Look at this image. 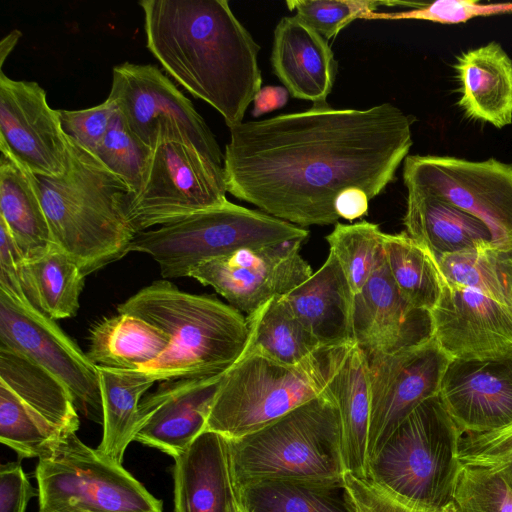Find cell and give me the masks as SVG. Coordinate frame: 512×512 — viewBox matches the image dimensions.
<instances>
[{
  "instance_id": "cell-36",
  "label": "cell",
  "mask_w": 512,
  "mask_h": 512,
  "mask_svg": "<svg viewBox=\"0 0 512 512\" xmlns=\"http://www.w3.org/2000/svg\"><path fill=\"white\" fill-rule=\"evenodd\" d=\"M65 436L0 382V441L19 461L49 456Z\"/></svg>"
},
{
  "instance_id": "cell-35",
  "label": "cell",
  "mask_w": 512,
  "mask_h": 512,
  "mask_svg": "<svg viewBox=\"0 0 512 512\" xmlns=\"http://www.w3.org/2000/svg\"><path fill=\"white\" fill-rule=\"evenodd\" d=\"M248 512H351L344 483L269 480L239 487Z\"/></svg>"
},
{
  "instance_id": "cell-21",
  "label": "cell",
  "mask_w": 512,
  "mask_h": 512,
  "mask_svg": "<svg viewBox=\"0 0 512 512\" xmlns=\"http://www.w3.org/2000/svg\"><path fill=\"white\" fill-rule=\"evenodd\" d=\"M326 389L338 409L346 472L367 478L370 386L367 360L353 342L320 349Z\"/></svg>"
},
{
  "instance_id": "cell-11",
  "label": "cell",
  "mask_w": 512,
  "mask_h": 512,
  "mask_svg": "<svg viewBox=\"0 0 512 512\" xmlns=\"http://www.w3.org/2000/svg\"><path fill=\"white\" fill-rule=\"evenodd\" d=\"M403 181L407 189L441 198L478 218L493 241H512V164L411 155L404 160Z\"/></svg>"
},
{
  "instance_id": "cell-27",
  "label": "cell",
  "mask_w": 512,
  "mask_h": 512,
  "mask_svg": "<svg viewBox=\"0 0 512 512\" xmlns=\"http://www.w3.org/2000/svg\"><path fill=\"white\" fill-rule=\"evenodd\" d=\"M0 220L25 259L57 246L40 197L38 178L11 157H0Z\"/></svg>"
},
{
  "instance_id": "cell-4",
  "label": "cell",
  "mask_w": 512,
  "mask_h": 512,
  "mask_svg": "<svg viewBox=\"0 0 512 512\" xmlns=\"http://www.w3.org/2000/svg\"><path fill=\"white\" fill-rule=\"evenodd\" d=\"M171 338L169 348L140 370L157 381L224 374L242 356L248 341L246 317L212 295L180 290L157 280L117 306Z\"/></svg>"
},
{
  "instance_id": "cell-22",
  "label": "cell",
  "mask_w": 512,
  "mask_h": 512,
  "mask_svg": "<svg viewBox=\"0 0 512 512\" xmlns=\"http://www.w3.org/2000/svg\"><path fill=\"white\" fill-rule=\"evenodd\" d=\"M173 459L174 512H238L240 490L227 438L204 431Z\"/></svg>"
},
{
  "instance_id": "cell-7",
  "label": "cell",
  "mask_w": 512,
  "mask_h": 512,
  "mask_svg": "<svg viewBox=\"0 0 512 512\" xmlns=\"http://www.w3.org/2000/svg\"><path fill=\"white\" fill-rule=\"evenodd\" d=\"M309 237L305 228L229 201L138 232L129 252L150 255L163 279L189 277L201 264L240 249Z\"/></svg>"
},
{
  "instance_id": "cell-14",
  "label": "cell",
  "mask_w": 512,
  "mask_h": 512,
  "mask_svg": "<svg viewBox=\"0 0 512 512\" xmlns=\"http://www.w3.org/2000/svg\"><path fill=\"white\" fill-rule=\"evenodd\" d=\"M365 357L370 386L369 461L416 407L438 395L451 359L432 336L393 354Z\"/></svg>"
},
{
  "instance_id": "cell-12",
  "label": "cell",
  "mask_w": 512,
  "mask_h": 512,
  "mask_svg": "<svg viewBox=\"0 0 512 512\" xmlns=\"http://www.w3.org/2000/svg\"><path fill=\"white\" fill-rule=\"evenodd\" d=\"M0 346L18 352L59 379L84 417L103 423L97 366L50 319L0 289Z\"/></svg>"
},
{
  "instance_id": "cell-33",
  "label": "cell",
  "mask_w": 512,
  "mask_h": 512,
  "mask_svg": "<svg viewBox=\"0 0 512 512\" xmlns=\"http://www.w3.org/2000/svg\"><path fill=\"white\" fill-rule=\"evenodd\" d=\"M448 282L476 290L512 309V241H490L436 259Z\"/></svg>"
},
{
  "instance_id": "cell-30",
  "label": "cell",
  "mask_w": 512,
  "mask_h": 512,
  "mask_svg": "<svg viewBox=\"0 0 512 512\" xmlns=\"http://www.w3.org/2000/svg\"><path fill=\"white\" fill-rule=\"evenodd\" d=\"M103 412V433L96 448L122 464L128 445L137 432L142 396L156 382L141 370H121L97 366Z\"/></svg>"
},
{
  "instance_id": "cell-43",
  "label": "cell",
  "mask_w": 512,
  "mask_h": 512,
  "mask_svg": "<svg viewBox=\"0 0 512 512\" xmlns=\"http://www.w3.org/2000/svg\"><path fill=\"white\" fill-rule=\"evenodd\" d=\"M116 110V103L107 98L101 104L91 108L58 110V113L64 134L94 154Z\"/></svg>"
},
{
  "instance_id": "cell-45",
  "label": "cell",
  "mask_w": 512,
  "mask_h": 512,
  "mask_svg": "<svg viewBox=\"0 0 512 512\" xmlns=\"http://www.w3.org/2000/svg\"><path fill=\"white\" fill-rule=\"evenodd\" d=\"M38 496L21 461L7 462L0 466V512H26L30 499Z\"/></svg>"
},
{
  "instance_id": "cell-44",
  "label": "cell",
  "mask_w": 512,
  "mask_h": 512,
  "mask_svg": "<svg viewBox=\"0 0 512 512\" xmlns=\"http://www.w3.org/2000/svg\"><path fill=\"white\" fill-rule=\"evenodd\" d=\"M344 495L351 512H429L413 507L368 479L358 478L348 472L343 475ZM434 512H455L451 506Z\"/></svg>"
},
{
  "instance_id": "cell-15",
  "label": "cell",
  "mask_w": 512,
  "mask_h": 512,
  "mask_svg": "<svg viewBox=\"0 0 512 512\" xmlns=\"http://www.w3.org/2000/svg\"><path fill=\"white\" fill-rule=\"evenodd\" d=\"M304 239L240 249L198 266L189 277L212 287L229 305L247 315L282 297L311 275L300 254Z\"/></svg>"
},
{
  "instance_id": "cell-18",
  "label": "cell",
  "mask_w": 512,
  "mask_h": 512,
  "mask_svg": "<svg viewBox=\"0 0 512 512\" xmlns=\"http://www.w3.org/2000/svg\"><path fill=\"white\" fill-rule=\"evenodd\" d=\"M438 395L464 434L512 424V352L487 359H451Z\"/></svg>"
},
{
  "instance_id": "cell-37",
  "label": "cell",
  "mask_w": 512,
  "mask_h": 512,
  "mask_svg": "<svg viewBox=\"0 0 512 512\" xmlns=\"http://www.w3.org/2000/svg\"><path fill=\"white\" fill-rule=\"evenodd\" d=\"M384 237L377 224L365 220L354 224L337 222L326 236L329 252L339 261L354 295L384 262Z\"/></svg>"
},
{
  "instance_id": "cell-5",
  "label": "cell",
  "mask_w": 512,
  "mask_h": 512,
  "mask_svg": "<svg viewBox=\"0 0 512 512\" xmlns=\"http://www.w3.org/2000/svg\"><path fill=\"white\" fill-rule=\"evenodd\" d=\"M228 442L239 487L269 480L337 483L346 472L340 417L328 391Z\"/></svg>"
},
{
  "instance_id": "cell-46",
  "label": "cell",
  "mask_w": 512,
  "mask_h": 512,
  "mask_svg": "<svg viewBox=\"0 0 512 512\" xmlns=\"http://www.w3.org/2000/svg\"><path fill=\"white\" fill-rule=\"evenodd\" d=\"M369 198L358 188H349L340 193L335 201V209L340 218L355 220L367 214Z\"/></svg>"
},
{
  "instance_id": "cell-40",
  "label": "cell",
  "mask_w": 512,
  "mask_h": 512,
  "mask_svg": "<svg viewBox=\"0 0 512 512\" xmlns=\"http://www.w3.org/2000/svg\"><path fill=\"white\" fill-rule=\"evenodd\" d=\"M286 5L289 10L296 11L299 19L328 41L353 20L365 19L380 5L408 6V3L372 0H289Z\"/></svg>"
},
{
  "instance_id": "cell-8",
  "label": "cell",
  "mask_w": 512,
  "mask_h": 512,
  "mask_svg": "<svg viewBox=\"0 0 512 512\" xmlns=\"http://www.w3.org/2000/svg\"><path fill=\"white\" fill-rule=\"evenodd\" d=\"M319 351L299 366L244 351L221 379L205 431L241 438L326 393Z\"/></svg>"
},
{
  "instance_id": "cell-49",
  "label": "cell",
  "mask_w": 512,
  "mask_h": 512,
  "mask_svg": "<svg viewBox=\"0 0 512 512\" xmlns=\"http://www.w3.org/2000/svg\"><path fill=\"white\" fill-rule=\"evenodd\" d=\"M238 512H248V511L241 503V505L239 506Z\"/></svg>"
},
{
  "instance_id": "cell-41",
  "label": "cell",
  "mask_w": 512,
  "mask_h": 512,
  "mask_svg": "<svg viewBox=\"0 0 512 512\" xmlns=\"http://www.w3.org/2000/svg\"><path fill=\"white\" fill-rule=\"evenodd\" d=\"M512 13V3L483 4L475 0H437L402 12H373L365 19H416L441 24H459L475 17Z\"/></svg>"
},
{
  "instance_id": "cell-9",
  "label": "cell",
  "mask_w": 512,
  "mask_h": 512,
  "mask_svg": "<svg viewBox=\"0 0 512 512\" xmlns=\"http://www.w3.org/2000/svg\"><path fill=\"white\" fill-rule=\"evenodd\" d=\"M38 512H162L153 496L122 464L65 436L35 469Z\"/></svg>"
},
{
  "instance_id": "cell-32",
  "label": "cell",
  "mask_w": 512,
  "mask_h": 512,
  "mask_svg": "<svg viewBox=\"0 0 512 512\" xmlns=\"http://www.w3.org/2000/svg\"><path fill=\"white\" fill-rule=\"evenodd\" d=\"M248 341L244 351L299 366L314 359L321 349L309 330L281 297L270 299L247 315Z\"/></svg>"
},
{
  "instance_id": "cell-10",
  "label": "cell",
  "mask_w": 512,
  "mask_h": 512,
  "mask_svg": "<svg viewBox=\"0 0 512 512\" xmlns=\"http://www.w3.org/2000/svg\"><path fill=\"white\" fill-rule=\"evenodd\" d=\"M227 192L224 164L179 134L159 133L142 186L128 197L127 220L137 234L223 205Z\"/></svg>"
},
{
  "instance_id": "cell-24",
  "label": "cell",
  "mask_w": 512,
  "mask_h": 512,
  "mask_svg": "<svg viewBox=\"0 0 512 512\" xmlns=\"http://www.w3.org/2000/svg\"><path fill=\"white\" fill-rule=\"evenodd\" d=\"M281 299L321 349L354 342V294L339 261L331 252L315 273Z\"/></svg>"
},
{
  "instance_id": "cell-2",
  "label": "cell",
  "mask_w": 512,
  "mask_h": 512,
  "mask_svg": "<svg viewBox=\"0 0 512 512\" xmlns=\"http://www.w3.org/2000/svg\"><path fill=\"white\" fill-rule=\"evenodd\" d=\"M146 46L233 128L262 88L260 46L226 0H142Z\"/></svg>"
},
{
  "instance_id": "cell-1",
  "label": "cell",
  "mask_w": 512,
  "mask_h": 512,
  "mask_svg": "<svg viewBox=\"0 0 512 512\" xmlns=\"http://www.w3.org/2000/svg\"><path fill=\"white\" fill-rule=\"evenodd\" d=\"M413 122L391 103L334 109L327 102L242 122L225 146L227 191L302 228L337 223L344 190L361 189L371 200L395 180Z\"/></svg>"
},
{
  "instance_id": "cell-48",
  "label": "cell",
  "mask_w": 512,
  "mask_h": 512,
  "mask_svg": "<svg viewBox=\"0 0 512 512\" xmlns=\"http://www.w3.org/2000/svg\"><path fill=\"white\" fill-rule=\"evenodd\" d=\"M22 36V33L19 30H13L9 34H7L4 38H2L0 42V67L2 69L6 58L12 52L18 40Z\"/></svg>"
},
{
  "instance_id": "cell-31",
  "label": "cell",
  "mask_w": 512,
  "mask_h": 512,
  "mask_svg": "<svg viewBox=\"0 0 512 512\" xmlns=\"http://www.w3.org/2000/svg\"><path fill=\"white\" fill-rule=\"evenodd\" d=\"M84 279L78 265L58 246L25 259L22 267L27 301L55 321L76 316Z\"/></svg>"
},
{
  "instance_id": "cell-39",
  "label": "cell",
  "mask_w": 512,
  "mask_h": 512,
  "mask_svg": "<svg viewBox=\"0 0 512 512\" xmlns=\"http://www.w3.org/2000/svg\"><path fill=\"white\" fill-rule=\"evenodd\" d=\"M453 507L455 512H512V482L497 471L461 463Z\"/></svg>"
},
{
  "instance_id": "cell-25",
  "label": "cell",
  "mask_w": 512,
  "mask_h": 512,
  "mask_svg": "<svg viewBox=\"0 0 512 512\" xmlns=\"http://www.w3.org/2000/svg\"><path fill=\"white\" fill-rule=\"evenodd\" d=\"M459 107L473 120L503 128L512 123V59L496 41L467 50L454 65Z\"/></svg>"
},
{
  "instance_id": "cell-38",
  "label": "cell",
  "mask_w": 512,
  "mask_h": 512,
  "mask_svg": "<svg viewBox=\"0 0 512 512\" xmlns=\"http://www.w3.org/2000/svg\"><path fill=\"white\" fill-rule=\"evenodd\" d=\"M152 148L130 128L117 107L95 155L112 173L136 193L142 186Z\"/></svg>"
},
{
  "instance_id": "cell-20",
  "label": "cell",
  "mask_w": 512,
  "mask_h": 512,
  "mask_svg": "<svg viewBox=\"0 0 512 512\" xmlns=\"http://www.w3.org/2000/svg\"><path fill=\"white\" fill-rule=\"evenodd\" d=\"M353 333L365 356L393 354L431 337L429 312L415 308L401 295L386 258L354 295Z\"/></svg>"
},
{
  "instance_id": "cell-34",
  "label": "cell",
  "mask_w": 512,
  "mask_h": 512,
  "mask_svg": "<svg viewBox=\"0 0 512 512\" xmlns=\"http://www.w3.org/2000/svg\"><path fill=\"white\" fill-rule=\"evenodd\" d=\"M384 252L401 295L415 308L429 312L439 299L444 279L435 257L405 231L385 233Z\"/></svg>"
},
{
  "instance_id": "cell-6",
  "label": "cell",
  "mask_w": 512,
  "mask_h": 512,
  "mask_svg": "<svg viewBox=\"0 0 512 512\" xmlns=\"http://www.w3.org/2000/svg\"><path fill=\"white\" fill-rule=\"evenodd\" d=\"M462 436L435 395L416 407L369 459L366 479L418 509L449 508L461 467Z\"/></svg>"
},
{
  "instance_id": "cell-16",
  "label": "cell",
  "mask_w": 512,
  "mask_h": 512,
  "mask_svg": "<svg viewBox=\"0 0 512 512\" xmlns=\"http://www.w3.org/2000/svg\"><path fill=\"white\" fill-rule=\"evenodd\" d=\"M0 151L36 176L58 177L66 168L68 144L58 110L34 81L0 72Z\"/></svg>"
},
{
  "instance_id": "cell-13",
  "label": "cell",
  "mask_w": 512,
  "mask_h": 512,
  "mask_svg": "<svg viewBox=\"0 0 512 512\" xmlns=\"http://www.w3.org/2000/svg\"><path fill=\"white\" fill-rule=\"evenodd\" d=\"M108 98L151 148L159 133L172 132L224 164V155L202 116L157 66L128 62L115 66Z\"/></svg>"
},
{
  "instance_id": "cell-26",
  "label": "cell",
  "mask_w": 512,
  "mask_h": 512,
  "mask_svg": "<svg viewBox=\"0 0 512 512\" xmlns=\"http://www.w3.org/2000/svg\"><path fill=\"white\" fill-rule=\"evenodd\" d=\"M405 232L435 259L492 241L478 218L428 193L407 189Z\"/></svg>"
},
{
  "instance_id": "cell-19",
  "label": "cell",
  "mask_w": 512,
  "mask_h": 512,
  "mask_svg": "<svg viewBox=\"0 0 512 512\" xmlns=\"http://www.w3.org/2000/svg\"><path fill=\"white\" fill-rule=\"evenodd\" d=\"M224 374L161 381L140 401L134 441L172 458L205 431Z\"/></svg>"
},
{
  "instance_id": "cell-3",
  "label": "cell",
  "mask_w": 512,
  "mask_h": 512,
  "mask_svg": "<svg viewBox=\"0 0 512 512\" xmlns=\"http://www.w3.org/2000/svg\"><path fill=\"white\" fill-rule=\"evenodd\" d=\"M67 144L64 173L37 178L54 242L86 277L129 253L131 191L91 152L69 137Z\"/></svg>"
},
{
  "instance_id": "cell-29",
  "label": "cell",
  "mask_w": 512,
  "mask_h": 512,
  "mask_svg": "<svg viewBox=\"0 0 512 512\" xmlns=\"http://www.w3.org/2000/svg\"><path fill=\"white\" fill-rule=\"evenodd\" d=\"M0 382L66 435L79 429L78 411L68 388L40 365L1 346Z\"/></svg>"
},
{
  "instance_id": "cell-23",
  "label": "cell",
  "mask_w": 512,
  "mask_h": 512,
  "mask_svg": "<svg viewBox=\"0 0 512 512\" xmlns=\"http://www.w3.org/2000/svg\"><path fill=\"white\" fill-rule=\"evenodd\" d=\"M271 64L292 97L327 102L338 62L328 41L296 15L283 17L276 25Z\"/></svg>"
},
{
  "instance_id": "cell-42",
  "label": "cell",
  "mask_w": 512,
  "mask_h": 512,
  "mask_svg": "<svg viewBox=\"0 0 512 512\" xmlns=\"http://www.w3.org/2000/svg\"><path fill=\"white\" fill-rule=\"evenodd\" d=\"M462 464L497 471L512 482V424L482 434H464L459 443Z\"/></svg>"
},
{
  "instance_id": "cell-47",
  "label": "cell",
  "mask_w": 512,
  "mask_h": 512,
  "mask_svg": "<svg viewBox=\"0 0 512 512\" xmlns=\"http://www.w3.org/2000/svg\"><path fill=\"white\" fill-rule=\"evenodd\" d=\"M289 92L282 86H264L256 94L252 115L259 117L265 113L282 108L288 100Z\"/></svg>"
},
{
  "instance_id": "cell-28",
  "label": "cell",
  "mask_w": 512,
  "mask_h": 512,
  "mask_svg": "<svg viewBox=\"0 0 512 512\" xmlns=\"http://www.w3.org/2000/svg\"><path fill=\"white\" fill-rule=\"evenodd\" d=\"M86 353L96 366L140 370L159 358L170 346L168 334L129 314L102 318L90 328Z\"/></svg>"
},
{
  "instance_id": "cell-17",
  "label": "cell",
  "mask_w": 512,
  "mask_h": 512,
  "mask_svg": "<svg viewBox=\"0 0 512 512\" xmlns=\"http://www.w3.org/2000/svg\"><path fill=\"white\" fill-rule=\"evenodd\" d=\"M429 316L431 336L450 359H487L512 352V309L476 290L444 278Z\"/></svg>"
}]
</instances>
